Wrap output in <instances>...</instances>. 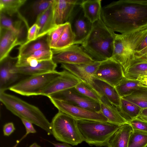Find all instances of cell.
Listing matches in <instances>:
<instances>
[{
  "mask_svg": "<svg viewBox=\"0 0 147 147\" xmlns=\"http://www.w3.org/2000/svg\"><path fill=\"white\" fill-rule=\"evenodd\" d=\"M101 18L115 32L123 34L147 26V0H120L102 7Z\"/></svg>",
  "mask_w": 147,
  "mask_h": 147,
  "instance_id": "cell-1",
  "label": "cell"
},
{
  "mask_svg": "<svg viewBox=\"0 0 147 147\" xmlns=\"http://www.w3.org/2000/svg\"><path fill=\"white\" fill-rule=\"evenodd\" d=\"M116 35L101 17L92 23L91 30L81 47L94 61H105L112 56Z\"/></svg>",
  "mask_w": 147,
  "mask_h": 147,
  "instance_id": "cell-2",
  "label": "cell"
},
{
  "mask_svg": "<svg viewBox=\"0 0 147 147\" xmlns=\"http://www.w3.org/2000/svg\"><path fill=\"white\" fill-rule=\"evenodd\" d=\"M0 100L7 109L15 115L40 127L48 135L52 134L51 123L38 107L5 92H0Z\"/></svg>",
  "mask_w": 147,
  "mask_h": 147,
  "instance_id": "cell-3",
  "label": "cell"
},
{
  "mask_svg": "<svg viewBox=\"0 0 147 147\" xmlns=\"http://www.w3.org/2000/svg\"><path fill=\"white\" fill-rule=\"evenodd\" d=\"M147 34V26L123 34H116L111 58L120 64L124 71L134 59L136 48Z\"/></svg>",
  "mask_w": 147,
  "mask_h": 147,
  "instance_id": "cell-4",
  "label": "cell"
},
{
  "mask_svg": "<svg viewBox=\"0 0 147 147\" xmlns=\"http://www.w3.org/2000/svg\"><path fill=\"white\" fill-rule=\"evenodd\" d=\"M78 123L84 141L97 147L107 146L113 135L122 125L91 120L78 121Z\"/></svg>",
  "mask_w": 147,
  "mask_h": 147,
  "instance_id": "cell-5",
  "label": "cell"
},
{
  "mask_svg": "<svg viewBox=\"0 0 147 147\" xmlns=\"http://www.w3.org/2000/svg\"><path fill=\"white\" fill-rule=\"evenodd\" d=\"M52 134L57 141L73 146L84 141L78 121L71 116L59 111L51 123Z\"/></svg>",
  "mask_w": 147,
  "mask_h": 147,
  "instance_id": "cell-6",
  "label": "cell"
},
{
  "mask_svg": "<svg viewBox=\"0 0 147 147\" xmlns=\"http://www.w3.org/2000/svg\"><path fill=\"white\" fill-rule=\"evenodd\" d=\"M56 71L47 73L30 76L11 87V91L22 95H40L42 91L61 74Z\"/></svg>",
  "mask_w": 147,
  "mask_h": 147,
  "instance_id": "cell-7",
  "label": "cell"
},
{
  "mask_svg": "<svg viewBox=\"0 0 147 147\" xmlns=\"http://www.w3.org/2000/svg\"><path fill=\"white\" fill-rule=\"evenodd\" d=\"M47 97L93 111L101 112L100 103L84 96L75 87L54 93Z\"/></svg>",
  "mask_w": 147,
  "mask_h": 147,
  "instance_id": "cell-8",
  "label": "cell"
},
{
  "mask_svg": "<svg viewBox=\"0 0 147 147\" xmlns=\"http://www.w3.org/2000/svg\"><path fill=\"white\" fill-rule=\"evenodd\" d=\"M49 99L59 111L71 116L77 121L91 120L108 122L107 119L101 112L91 111L63 101Z\"/></svg>",
  "mask_w": 147,
  "mask_h": 147,
  "instance_id": "cell-9",
  "label": "cell"
},
{
  "mask_svg": "<svg viewBox=\"0 0 147 147\" xmlns=\"http://www.w3.org/2000/svg\"><path fill=\"white\" fill-rule=\"evenodd\" d=\"M80 3L75 7L68 21L75 36L74 45L82 44L92 26V24L84 16Z\"/></svg>",
  "mask_w": 147,
  "mask_h": 147,
  "instance_id": "cell-10",
  "label": "cell"
},
{
  "mask_svg": "<svg viewBox=\"0 0 147 147\" xmlns=\"http://www.w3.org/2000/svg\"><path fill=\"white\" fill-rule=\"evenodd\" d=\"M94 76L114 87L125 77L121 64L111 58L101 62Z\"/></svg>",
  "mask_w": 147,
  "mask_h": 147,
  "instance_id": "cell-11",
  "label": "cell"
},
{
  "mask_svg": "<svg viewBox=\"0 0 147 147\" xmlns=\"http://www.w3.org/2000/svg\"><path fill=\"white\" fill-rule=\"evenodd\" d=\"M56 64H88L94 61L81 46L73 45L69 48L53 55L52 59Z\"/></svg>",
  "mask_w": 147,
  "mask_h": 147,
  "instance_id": "cell-12",
  "label": "cell"
},
{
  "mask_svg": "<svg viewBox=\"0 0 147 147\" xmlns=\"http://www.w3.org/2000/svg\"><path fill=\"white\" fill-rule=\"evenodd\" d=\"M18 59L9 55L0 61V92L9 89L19 78L21 75L14 71Z\"/></svg>",
  "mask_w": 147,
  "mask_h": 147,
  "instance_id": "cell-13",
  "label": "cell"
},
{
  "mask_svg": "<svg viewBox=\"0 0 147 147\" xmlns=\"http://www.w3.org/2000/svg\"><path fill=\"white\" fill-rule=\"evenodd\" d=\"M81 81L76 76L64 70L46 87L40 95L48 97L54 93L74 87Z\"/></svg>",
  "mask_w": 147,
  "mask_h": 147,
  "instance_id": "cell-14",
  "label": "cell"
},
{
  "mask_svg": "<svg viewBox=\"0 0 147 147\" xmlns=\"http://www.w3.org/2000/svg\"><path fill=\"white\" fill-rule=\"evenodd\" d=\"M82 0H53V20L57 26L68 22L75 7L80 4Z\"/></svg>",
  "mask_w": 147,
  "mask_h": 147,
  "instance_id": "cell-15",
  "label": "cell"
},
{
  "mask_svg": "<svg viewBox=\"0 0 147 147\" xmlns=\"http://www.w3.org/2000/svg\"><path fill=\"white\" fill-rule=\"evenodd\" d=\"M86 83L89 85L101 96H103L105 97L116 107L119 106L121 97L115 87L94 76L90 78Z\"/></svg>",
  "mask_w": 147,
  "mask_h": 147,
  "instance_id": "cell-16",
  "label": "cell"
},
{
  "mask_svg": "<svg viewBox=\"0 0 147 147\" xmlns=\"http://www.w3.org/2000/svg\"><path fill=\"white\" fill-rule=\"evenodd\" d=\"M101 62L95 61L88 64L61 63V67L73 74L81 81L86 82L94 75Z\"/></svg>",
  "mask_w": 147,
  "mask_h": 147,
  "instance_id": "cell-17",
  "label": "cell"
},
{
  "mask_svg": "<svg viewBox=\"0 0 147 147\" xmlns=\"http://www.w3.org/2000/svg\"><path fill=\"white\" fill-rule=\"evenodd\" d=\"M20 39L18 36L11 30L0 28V61L8 56L14 47L25 42Z\"/></svg>",
  "mask_w": 147,
  "mask_h": 147,
  "instance_id": "cell-18",
  "label": "cell"
},
{
  "mask_svg": "<svg viewBox=\"0 0 147 147\" xmlns=\"http://www.w3.org/2000/svg\"><path fill=\"white\" fill-rule=\"evenodd\" d=\"M18 49V59L25 58L38 51L51 50L47 34L33 41H26Z\"/></svg>",
  "mask_w": 147,
  "mask_h": 147,
  "instance_id": "cell-19",
  "label": "cell"
},
{
  "mask_svg": "<svg viewBox=\"0 0 147 147\" xmlns=\"http://www.w3.org/2000/svg\"><path fill=\"white\" fill-rule=\"evenodd\" d=\"M57 65V64L51 59L39 62L37 65L34 67L16 66L14 71L16 73L30 76L55 71Z\"/></svg>",
  "mask_w": 147,
  "mask_h": 147,
  "instance_id": "cell-20",
  "label": "cell"
},
{
  "mask_svg": "<svg viewBox=\"0 0 147 147\" xmlns=\"http://www.w3.org/2000/svg\"><path fill=\"white\" fill-rule=\"evenodd\" d=\"M100 112L110 123L119 125L128 123L118 111L117 107L105 97H101Z\"/></svg>",
  "mask_w": 147,
  "mask_h": 147,
  "instance_id": "cell-21",
  "label": "cell"
},
{
  "mask_svg": "<svg viewBox=\"0 0 147 147\" xmlns=\"http://www.w3.org/2000/svg\"><path fill=\"white\" fill-rule=\"evenodd\" d=\"M35 23L40 28L36 39L46 35L57 26L53 22V2L47 9L37 16Z\"/></svg>",
  "mask_w": 147,
  "mask_h": 147,
  "instance_id": "cell-22",
  "label": "cell"
},
{
  "mask_svg": "<svg viewBox=\"0 0 147 147\" xmlns=\"http://www.w3.org/2000/svg\"><path fill=\"white\" fill-rule=\"evenodd\" d=\"M133 131L128 123L122 125L109 140L107 147H128L130 136Z\"/></svg>",
  "mask_w": 147,
  "mask_h": 147,
  "instance_id": "cell-23",
  "label": "cell"
},
{
  "mask_svg": "<svg viewBox=\"0 0 147 147\" xmlns=\"http://www.w3.org/2000/svg\"><path fill=\"white\" fill-rule=\"evenodd\" d=\"M101 0H82L80 5L84 16L92 24L101 18Z\"/></svg>",
  "mask_w": 147,
  "mask_h": 147,
  "instance_id": "cell-24",
  "label": "cell"
},
{
  "mask_svg": "<svg viewBox=\"0 0 147 147\" xmlns=\"http://www.w3.org/2000/svg\"><path fill=\"white\" fill-rule=\"evenodd\" d=\"M123 72L125 78L133 80L140 76L147 75V59H134Z\"/></svg>",
  "mask_w": 147,
  "mask_h": 147,
  "instance_id": "cell-25",
  "label": "cell"
},
{
  "mask_svg": "<svg viewBox=\"0 0 147 147\" xmlns=\"http://www.w3.org/2000/svg\"><path fill=\"white\" fill-rule=\"evenodd\" d=\"M26 0H0V12L10 17L17 16L22 20H25L19 12V9Z\"/></svg>",
  "mask_w": 147,
  "mask_h": 147,
  "instance_id": "cell-26",
  "label": "cell"
},
{
  "mask_svg": "<svg viewBox=\"0 0 147 147\" xmlns=\"http://www.w3.org/2000/svg\"><path fill=\"white\" fill-rule=\"evenodd\" d=\"M117 107L121 115L128 122L137 118L142 109L136 104L122 97L119 106Z\"/></svg>",
  "mask_w": 147,
  "mask_h": 147,
  "instance_id": "cell-27",
  "label": "cell"
},
{
  "mask_svg": "<svg viewBox=\"0 0 147 147\" xmlns=\"http://www.w3.org/2000/svg\"><path fill=\"white\" fill-rule=\"evenodd\" d=\"M75 35L70 24L67 22L61 36L54 48L51 49L53 55L69 48L74 45Z\"/></svg>",
  "mask_w": 147,
  "mask_h": 147,
  "instance_id": "cell-28",
  "label": "cell"
},
{
  "mask_svg": "<svg viewBox=\"0 0 147 147\" xmlns=\"http://www.w3.org/2000/svg\"><path fill=\"white\" fill-rule=\"evenodd\" d=\"M142 87L137 80L124 77L115 88L120 97H123Z\"/></svg>",
  "mask_w": 147,
  "mask_h": 147,
  "instance_id": "cell-29",
  "label": "cell"
},
{
  "mask_svg": "<svg viewBox=\"0 0 147 147\" xmlns=\"http://www.w3.org/2000/svg\"><path fill=\"white\" fill-rule=\"evenodd\" d=\"M21 21L22 20L14 21L9 17L0 12V28L11 30L17 35L20 38H21L24 33Z\"/></svg>",
  "mask_w": 147,
  "mask_h": 147,
  "instance_id": "cell-30",
  "label": "cell"
},
{
  "mask_svg": "<svg viewBox=\"0 0 147 147\" xmlns=\"http://www.w3.org/2000/svg\"><path fill=\"white\" fill-rule=\"evenodd\" d=\"M122 98L136 104L142 109L147 108V88L142 87Z\"/></svg>",
  "mask_w": 147,
  "mask_h": 147,
  "instance_id": "cell-31",
  "label": "cell"
},
{
  "mask_svg": "<svg viewBox=\"0 0 147 147\" xmlns=\"http://www.w3.org/2000/svg\"><path fill=\"white\" fill-rule=\"evenodd\" d=\"M74 87L84 96L98 102H100L101 96L86 83L81 81Z\"/></svg>",
  "mask_w": 147,
  "mask_h": 147,
  "instance_id": "cell-32",
  "label": "cell"
},
{
  "mask_svg": "<svg viewBox=\"0 0 147 147\" xmlns=\"http://www.w3.org/2000/svg\"><path fill=\"white\" fill-rule=\"evenodd\" d=\"M147 134L133 131L129 137L128 147H147Z\"/></svg>",
  "mask_w": 147,
  "mask_h": 147,
  "instance_id": "cell-33",
  "label": "cell"
},
{
  "mask_svg": "<svg viewBox=\"0 0 147 147\" xmlns=\"http://www.w3.org/2000/svg\"><path fill=\"white\" fill-rule=\"evenodd\" d=\"M67 23L57 26L47 34L49 45L51 49L54 48L65 29Z\"/></svg>",
  "mask_w": 147,
  "mask_h": 147,
  "instance_id": "cell-34",
  "label": "cell"
},
{
  "mask_svg": "<svg viewBox=\"0 0 147 147\" xmlns=\"http://www.w3.org/2000/svg\"><path fill=\"white\" fill-rule=\"evenodd\" d=\"M134 59H147V34L136 48Z\"/></svg>",
  "mask_w": 147,
  "mask_h": 147,
  "instance_id": "cell-35",
  "label": "cell"
},
{
  "mask_svg": "<svg viewBox=\"0 0 147 147\" xmlns=\"http://www.w3.org/2000/svg\"><path fill=\"white\" fill-rule=\"evenodd\" d=\"M53 0H39L33 3L32 8L34 13L37 16L47 9L52 3Z\"/></svg>",
  "mask_w": 147,
  "mask_h": 147,
  "instance_id": "cell-36",
  "label": "cell"
},
{
  "mask_svg": "<svg viewBox=\"0 0 147 147\" xmlns=\"http://www.w3.org/2000/svg\"><path fill=\"white\" fill-rule=\"evenodd\" d=\"M133 131L147 134V122L136 118L128 122Z\"/></svg>",
  "mask_w": 147,
  "mask_h": 147,
  "instance_id": "cell-37",
  "label": "cell"
},
{
  "mask_svg": "<svg viewBox=\"0 0 147 147\" xmlns=\"http://www.w3.org/2000/svg\"><path fill=\"white\" fill-rule=\"evenodd\" d=\"M53 55V53L51 50L38 51L28 57H30L40 62L51 60L52 59Z\"/></svg>",
  "mask_w": 147,
  "mask_h": 147,
  "instance_id": "cell-38",
  "label": "cell"
},
{
  "mask_svg": "<svg viewBox=\"0 0 147 147\" xmlns=\"http://www.w3.org/2000/svg\"><path fill=\"white\" fill-rule=\"evenodd\" d=\"M40 28L36 24H33L28 30L26 41H30L36 39L39 31Z\"/></svg>",
  "mask_w": 147,
  "mask_h": 147,
  "instance_id": "cell-39",
  "label": "cell"
},
{
  "mask_svg": "<svg viewBox=\"0 0 147 147\" xmlns=\"http://www.w3.org/2000/svg\"><path fill=\"white\" fill-rule=\"evenodd\" d=\"M24 125L26 130V134L20 140V141L30 133H34L36 131L32 125V123L30 121L24 119H21Z\"/></svg>",
  "mask_w": 147,
  "mask_h": 147,
  "instance_id": "cell-40",
  "label": "cell"
},
{
  "mask_svg": "<svg viewBox=\"0 0 147 147\" xmlns=\"http://www.w3.org/2000/svg\"><path fill=\"white\" fill-rule=\"evenodd\" d=\"M15 128L13 123L9 122L5 124L3 127V132L4 136H8L15 130Z\"/></svg>",
  "mask_w": 147,
  "mask_h": 147,
  "instance_id": "cell-41",
  "label": "cell"
},
{
  "mask_svg": "<svg viewBox=\"0 0 147 147\" xmlns=\"http://www.w3.org/2000/svg\"><path fill=\"white\" fill-rule=\"evenodd\" d=\"M136 80L142 87L147 88V75H141L138 76Z\"/></svg>",
  "mask_w": 147,
  "mask_h": 147,
  "instance_id": "cell-42",
  "label": "cell"
},
{
  "mask_svg": "<svg viewBox=\"0 0 147 147\" xmlns=\"http://www.w3.org/2000/svg\"><path fill=\"white\" fill-rule=\"evenodd\" d=\"M51 142L55 147H72L68 144L65 143H60Z\"/></svg>",
  "mask_w": 147,
  "mask_h": 147,
  "instance_id": "cell-43",
  "label": "cell"
},
{
  "mask_svg": "<svg viewBox=\"0 0 147 147\" xmlns=\"http://www.w3.org/2000/svg\"><path fill=\"white\" fill-rule=\"evenodd\" d=\"M29 147H41V146L38 144L36 143H34L31 145Z\"/></svg>",
  "mask_w": 147,
  "mask_h": 147,
  "instance_id": "cell-44",
  "label": "cell"
},
{
  "mask_svg": "<svg viewBox=\"0 0 147 147\" xmlns=\"http://www.w3.org/2000/svg\"><path fill=\"white\" fill-rule=\"evenodd\" d=\"M138 118V117H137ZM139 118L141 120L145 121L147 122V118H145V117H140V118Z\"/></svg>",
  "mask_w": 147,
  "mask_h": 147,
  "instance_id": "cell-45",
  "label": "cell"
},
{
  "mask_svg": "<svg viewBox=\"0 0 147 147\" xmlns=\"http://www.w3.org/2000/svg\"><path fill=\"white\" fill-rule=\"evenodd\" d=\"M20 141L19 140L18 141V142H17L15 144V145L13 147H17L18 144L20 142Z\"/></svg>",
  "mask_w": 147,
  "mask_h": 147,
  "instance_id": "cell-46",
  "label": "cell"
}]
</instances>
